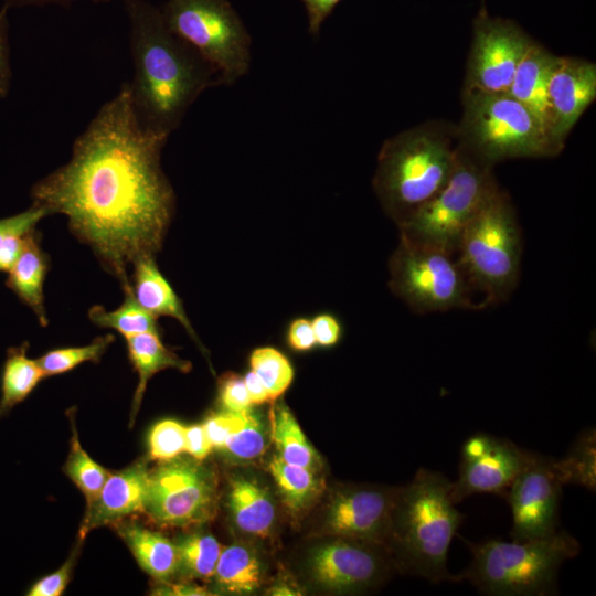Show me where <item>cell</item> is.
Here are the masks:
<instances>
[{"label":"cell","instance_id":"obj_1","mask_svg":"<svg viewBox=\"0 0 596 596\" xmlns=\"http://www.w3.org/2000/svg\"><path fill=\"white\" fill-rule=\"evenodd\" d=\"M168 138L142 126L124 83L77 136L71 159L31 189L32 204L65 215L123 286L129 265L160 251L174 213L161 168Z\"/></svg>","mask_w":596,"mask_h":596},{"label":"cell","instance_id":"obj_2","mask_svg":"<svg viewBox=\"0 0 596 596\" xmlns=\"http://www.w3.org/2000/svg\"><path fill=\"white\" fill-rule=\"evenodd\" d=\"M129 21L132 104L142 126L170 137L207 88L220 86L216 71L166 25L149 0H123Z\"/></svg>","mask_w":596,"mask_h":596},{"label":"cell","instance_id":"obj_3","mask_svg":"<svg viewBox=\"0 0 596 596\" xmlns=\"http://www.w3.org/2000/svg\"><path fill=\"white\" fill-rule=\"evenodd\" d=\"M450 489L441 472L419 469L411 483L396 490L384 542L403 571L434 584L458 582L447 568V556L464 514Z\"/></svg>","mask_w":596,"mask_h":596},{"label":"cell","instance_id":"obj_4","mask_svg":"<svg viewBox=\"0 0 596 596\" xmlns=\"http://www.w3.org/2000/svg\"><path fill=\"white\" fill-rule=\"evenodd\" d=\"M456 126L430 120L387 138L377 155L373 190L398 225L447 182L455 166Z\"/></svg>","mask_w":596,"mask_h":596},{"label":"cell","instance_id":"obj_5","mask_svg":"<svg viewBox=\"0 0 596 596\" xmlns=\"http://www.w3.org/2000/svg\"><path fill=\"white\" fill-rule=\"evenodd\" d=\"M472 560L457 574L458 582L468 581L481 593L491 596H542L556 592L561 565L575 557L578 541L566 531L540 539L504 542L465 540Z\"/></svg>","mask_w":596,"mask_h":596},{"label":"cell","instance_id":"obj_6","mask_svg":"<svg viewBox=\"0 0 596 596\" xmlns=\"http://www.w3.org/2000/svg\"><path fill=\"white\" fill-rule=\"evenodd\" d=\"M522 232L510 195L501 188L470 221L458 242L457 262L487 308L510 298L518 286Z\"/></svg>","mask_w":596,"mask_h":596},{"label":"cell","instance_id":"obj_7","mask_svg":"<svg viewBox=\"0 0 596 596\" xmlns=\"http://www.w3.org/2000/svg\"><path fill=\"white\" fill-rule=\"evenodd\" d=\"M499 189L493 164L459 139L455 166L447 182L397 225L400 237L456 255L462 232Z\"/></svg>","mask_w":596,"mask_h":596},{"label":"cell","instance_id":"obj_8","mask_svg":"<svg viewBox=\"0 0 596 596\" xmlns=\"http://www.w3.org/2000/svg\"><path fill=\"white\" fill-rule=\"evenodd\" d=\"M459 139L491 164L517 158H549L562 149L534 115L509 93L462 91Z\"/></svg>","mask_w":596,"mask_h":596},{"label":"cell","instance_id":"obj_9","mask_svg":"<svg viewBox=\"0 0 596 596\" xmlns=\"http://www.w3.org/2000/svg\"><path fill=\"white\" fill-rule=\"evenodd\" d=\"M168 29L233 85L251 67L252 38L228 0H166L159 7Z\"/></svg>","mask_w":596,"mask_h":596},{"label":"cell","instance_id":"obj_10","mask_svg":"<svg viewBox=\"0 0 596 596\" xmlns=\"http://www.w3.org/2000/svg\"><path fill=\"white\" fill-rule=\"evenodd\" d=\"M392 292L418 315L480 309L455 257L400 237L389 260Z\"/></svg>","mask_w":596,"mask_h":596},{"label":"cell","instance_id":"obj_11","mask_svg":"<svg viewBox=\"0 0 596 596\" xmlns=\"http://www.w3.org/2000/svg\"><path fill=\"white\" fill-rule=\"evenodd\" d=\"M216 496L213 472L178 456L149 470L143 512L160 526L187 528L213 517Z\"/></svg>","mask_w":596,"mask_h":596},{"label":"cell","instance_id":"obj_12","mask_svg":"<svg viewBox=\"0 0 596 596\" xmlns=\"http://www.w3.org/2000/svg\"><path fill=\"white\" fill-rule=\"evenodd\" d=\"M533 41L518 23L491 17L482 7L473 21L462 91L508 93Z\"/></svg>","mask_w":596,"mask_h":596},{"label":"cell","instance_id":"obj_13","mask_svg":"<svg viewBox=\"0 0 596 596\" xmlns=\"http://www.w3.org/2000/svg\"><path fill=\"white\" fill-rule=\"evenodd\" d=\"M534 455L507 438L487 433L469 436L461 448L458 477L451 481L453 501L485 492L504 496Z\"/></svg>","mask_w":596,"mask_h":596},{"label":"cell","instance_id":"obj_14","mask_svg":"<svg viewBox=\"0 0 596 596\" xmlns=\"http://www.w3.org/2000/svg\"><path fill=\"white\" fill-rule=\"evenodd\" d=\"M563 486L555 459L535 453L503 496L512 512L513 540L545 538L558 530Z\"/></svg>","mask_w":596,"mask_h":596},{"label":"cell","instance_id":"obj_15","mask_svg":"<svg viewBox=\"0 0 596 596\" xmlns=\"http://www.w3.org/2000/svg\"><path fill=\"white\" fill-rule=\"evenodd\" d=\"M382 547L376 542L338 538L311 552L310 574L329 590H364L387 574L390 557Z\"/></svg>","mask_w":596,"mask_h":596},{"label":"cell","instance_id":"obj_16","mask_svg":"<svg viewBox=\"0 0 596 596\" xmlns=\"http://www.w3.org/2000/svg\"><path fill=\"white\" fill-rule=\"evenodd\" d=\"M396 490L374 486L340 490L327 511V534L384 545Z\"/></svg>","mask_w":596,"mask_h":596},{"label":"cell","instance_id":"obj_17","mask_svg":"<svg viewBox=\"0 0 596 596\" xmlns=\"http://www.w3.org/2000/svg\"><path fill=\"white\" fill-rule=\"evenodd\" d=\"M596 98L595 63L557 56L549 78V100L556 140L565 146L570 131Z\"/></svg>","mask_w":596,"mask_h":596},{"label":"cell","instance_id":"obj_18","mask_svg":"<svg viewBox=\"0 0 596 596\" xmlns=\"http://www.w3.org/2000/svg\"><path fill=\"white\" fill-rule=\"evenodd\" d=\"M149 469L146 459L109 473L97 497L86 505L79 541L99 526L116 524L128 515L143 512Z\"/></svg>","mask_w":596,"mask_h":596},{"label":"cell","instance_id":"obj_19","mask_svg":"<svg viewBox=\"0 0 596 596\" xmlns=\"http://www.w3.org/2000/svg\"><path fill=\"white\" fill-rule=\"evenodd\" d=\"M556 57L533 41L518 66L508 93L534 115L551 140L563 150L564 146L554 135V119L549 100V78Z\"/></svg>","mask_w":596,"mask_h":596},{"label":"cell","instance_id":"obj_20","mask_svg":"<svg viewBox=\"0 0 596 596\" xmlns=\"http://www.w3.org/2000/svg\"><path fill=\"white\" fill-rule=\"evenodd\" d=\"M130 289L136 301L149 313L170 317L179 321L187 332L200 343L183 305L167 278L159 270L155 256H146L132 265Z\"/></svg>","mask_w":596,"mask_h":596},{"label":"cell","instance_id":"obj_21","mask_svg":"<svg viewBox=\"0 0 596 596\" xmlns=\"http://www.w3.org/2000/svg\"><path fill=\"white\" fill-rule=\"evenodd\" d=\"M40 240L35 228L25 235L24 245L8 272L6 286L35 313L42 326H46L43 285L50 263Z\"/></svg>","mask_w":596,"mask_h":596},{"label":"cell","instance_id":"obj_22","mask_svg":"<svg viewBox=\"0 0 596 596\" xmlns=\"http://www.w3.org/2000/svg\"><path fill=\"white\" fill-rule=\"evenodd\" d=\"M114 526L139 566L152 578L166 583L178 572L177 545L168 538L135 522L120 521Z\"/></svg>","mask_w":596,"mask_h":596},{"label":"cell","instance_id":"obj_23","mask_svg":"<svg viewBox=\"0 0 596 596\" xmlns=\"http://www.w3.org/2000/svg\"><path fill=\"white\" fill-rule=\"evenodd\" d=\"M228 508L237 529L248 535L266 538L275 523V504L256 480L237 476L231 480Z\"/></svg>","mask_w":596,"mask_h":596},{"label":"cell","instance_id":"obj_24","mask_svg":"<svg viewBox=\"0 0 596 596\" xmlns=\"http://www.w3.org/2000/svg\"><path fill=\"white\" fill-rule=\"evenodd\" d=\"M129 361L138 373V384L132 400L130 425L134 424L147 384L158 372L167 369H175L189 372L191 363L179 358L172 350L167 348L159 332H145L125 338Z\"/></svg>","mask_w":596,"mask_h":596},{"label":"cell","instance_id":"obj_25","mask_svg":"<svg viewBox=\"0 0 596 596\" xmlns=\"http://www.w3.org/2000/svg\"><path fill=\"white\" fill-rule=\"evenodd\" d=\"M28 349L29 343L23 342L7 352L1 372L0 417L22 403L45 377L38 361L28 356Z\"/></svg>","mask_w":596,"mask_h":596},{"label":"cell","instance_id":"obj_26","mask_svg":"<svg viewBox=\"0 0 596 596\" xmlns=\"http://www.w3.org/2000/svg\"><path fill=\"white\" fill-rule=\"evenodd\" d=\"M270 439L277 456L286 462L313 471L319 469L317 451L285 403L276 404L270 411Z\"/></svg>","mask_w":596,"mask_h":596},{"label":"cell","instance_id":"obj_27","mask_svg":"<svg viewBox=\"0 0 596 596\" xmlns=\"http://www.w3.org/2000/svg\"><path fill=\"white\" fill-rule=\"evenodd\" d=\"M213 577L225 592L248 594L260 585V562L249 547L231 544L222 549Z\"/></svg>","mask_w":596,"mask_h":596},{"label":"cell","instance_id":"obj_28","mask_svg":"<svg viewBox=\"0 0 596 596\" xmlns=\"http://www.w3.org/2000/svg\"><path fill=\"white\" fill-rule=\"evenodd\" d=\"M268 470L283 502L294 513L307 509L320 491L321 485L316 471L288 464L277 455L269 461Z\"/></svg>","mask_w":596,"mask_h":596},{"label":"cell","instance_id":"obj_29","mask_svg":"<svg viewBox=\"0 0 596 596\" xmlns=\"http://www.w3.org/2000/svg\"><path fill=\"white\" fill-rule=\"evenodd\" d=\"M123 288L125 291L124 302L111 311H107L103 306L91 307L88 311L91 321L98 327L113 329L124 338L145 332H159L157 318L136 301L130 283Z\"/></svg>","mask_w":596,"mask_h":596},{"label":"cell","instance_id":"obj_30","mask_svg":"<svg viewBox=\"0 0 596 596\" xmlns=\"http://www.w3.org/2000/svg\"><path fill=\"white\" fill-rule=\"evenodd\" d=\"M555 467L565 485H575L595 491L596 438L595 429L582 432L566 455L555 459Z\"/></svg>","mask_w":596,"mask_h":596},{"label":"cell","instance_id":"obj_31","mask_svg":"<svg viewBox=\"0 0 596 596\" xmlns=\"http://www.w3.org/2000/svg\"><path fill=\"white\" fill-rule=\"evenodd\" d=\"M178 571L189 578H211L222 552V545L211 534L192 533L177 543Z\"/></svg>","mask_w":596,"mask_h":596},{"label":"cell","instance_id":"obj_32","mask_svg":"<svg viewBox=\"0 0 596 596\" xmlns=\"http://www.w3.org/2000/svg\"><path fill=\"white\" fill-rule=\"evenodd\" d=\"M71 426V449L64 466V471L82 491L87 505L97 497L110 472L94 461L82 448L73 416Z\"/></svg>","mask_w":596,"mask_h":596},{"label":"cell","instance_id":"obj_33","mask_svg":"<svg viewBox=\"0 0 596 596\" xmlns=\"http://www.w3.org/2000/svg\"><path fill=\"white\" fill-rule=\"evenodd\" d=\"M114 341V334L100 336L86 345L50 350L36 361L45 377L63 374L85 362H98Z\"/></svg>","mask_w":596,"mask_h":596},{"label":"cell","instance_id":"obj_34","mask_svg":"<svg viewBox=\"0 0 596 596\" xmlns=\"http://www.w3.org/2000/svg\"><path fill=\"white\" fill-rule=\"evenodd\" d=\"M251 370L266 387L270 401L281 396L294 380V369L280 351L272 347H260L251 353Z\"/></svg>","mask_w":596,"mask_h":596},{"label":"cell","instance_id":"obj_35","mask_svg":"<svg viewBox=\"0 0 596 596\" xmlns=\"http://www.w3.org/2000/svg\"><path fill=\"white\" fill-rule=\"evenodd\" d=\"M267 441L265 423L252 409L245 425L228 438L221 450L236 461H253L265 453Z\"/></svg>","mask_w":596,"mask_h":596},{"label":"cell","instance_id":"obj_36","mask_svg":"<svg viewBox=\"0 0 596 596\" xmlns=\"http://www.w3.org/2000/svg\"><path fill=\"white\" fill-rule=\"evenodd\" d=\"M185 426L174 419L155 424L148 435V455L152 460L166 461L184 453Z\"/></svg>","mask_w":596,"mask_h":596},{"label":"cell","instance_id":"obj_37","mask_svg":"<svg viewBox=\"0 0 596 596\" xmlns=\"http://www.w3.org/2000/svg\"><path fill=\"white\" fill-rule=\"evenodd\" d=\"M219 402L224 411L235 414H246L253 405L244 379L234 373H226L220 379Z\"/></svg>","mask_w":596,"mask_h":596},{"label":"cell","instance_id":"obj_38","mask_svg":"<svg viewBox=\"0 0 596 596\" xmlns=\"http://www.w3.org/2000/svg\"><path fill=\"white\" fill-rule=\"evenodd\" d=\"M248 413L235 414L224 411L210 415L202 424L213 448L222 449L228 438L245 425Z\"/></svg>","mask_w":596,"mask_h":596},{"label":"cell","instance_id":"obj_39","mask_svg":"<svg viewBox=\"0 0 596 596\" xmlns=\"http://www.w3.org/2000/svg\"><path fill=\"white\" fill-rule=\"evenodd\" d=\"M83 541L78 540L70 557L55 572L38 579L28 590L29 596H60L66 588Z\"/></svg>","mask_w":596,"mask_h":596},{"label":"cell","instance_id":"obj_40","mask_svg":"<svg viewBox=\"0 0 596 596\" xmlns=\"http://www.w3.org/2000/svg\"><path fill=\"white\" fill-rule=\"evenodd\" d=\"M46 215L49 212L43 206L32 204L24 212L0 219V244L11 236H20L31 232Z\"/></svg>","mask_w":596,"mask_h":596},{"label":"cell","instance_id":"obj_41","mask_svg":"<svg viewBox=\"0 0 596 596\" xmlns=\"http://www.w3.org/2000/svg\"><path fill=\"white\" fill-rule=\"evenodd\" d=\"M8 11L6 6L0 8V99L8 96L12 79Z\"/></svg>","mask_w":596,"mask_h":596},{"label":"cell","instance_id":"obj_42","mask_svg":"<svg viewBox=\"0 0 596 596\" xmlns=\"http://www.w3.org/2000/svg\"><path fill=\"white\" fill-rule=\"evenodd\" d=\"M317 344L324 348L336 345L343 333L340 321L332 315H317L311 320Z\"/></svg>","mask_w":596,"mask_h":596},{"label":"cell","instance_id":"obj_43","mask_svg":"<svg viewBox=\"0 0 596 596\" xmlns=\"http://www.w3.org/2000/svg\"><path fill=\"white\" fill-rule=\"evenodd\" d=\"M305 7L308 32L318 36L322 24L342 0H299Z\"/></svg>","mask_w":596,"mask_h":596},{"label":"cell","instance_id":"obj_44","mask_svg":"<svg viewBox=\"0 0 596 596\" xmlns=\"http://www.w3.org/2000/svg\"><path fill=\"white\" fill-rule=\"evenodd\" d=\"M288 345L299 352L311 350L317 345L311 320L307 318L294 319L287 331Z\"/></svg>","mask_w":596,"mask_h":596},{"label":"cell","instance_id":"obj_45","mask_svg":"<svg viewBox=\"0 0 596 596\" xmlns=\"http://www.w3.org/2000/svg\"><path fill=\"white\" fill-rule=\"evenodd\" d=\"M213 446L210 443L203 424L185 426L184 453L193 459L202 461L211 453Z\"/></svg>","mask_w":596,"mask_h":596},{"label":"cell","instance_id":"obj_46","mask_svg":"<svg viewBox=\"0 0 596 596\" xmlns=\"http://www.w3.org/2000/svg\"><path fill=\"white\" fill-rule=\"evenodd\" d=\"M26 234L11 236L0 244V273L11 269L24 245Z\"/></svg>","mask_w":596,"mask_h":596},{"label":"cell","instance_id":"obj_47","mask_svg":"<svg viewBox=\"0 0 596 596\" xmlns=\"http://www.w3.org/2000/svg\"><path fill=\"white\" fill-rule=\"evenodd\" d=\"M244 382L253 405H260L270 401L266 387L254 371L251 370L246 373Z\"/></svg>","mask_w":596,"mask_h":596},{"label":"cell","instance_id":"obj_48","mask_svg":"<svg viewBox=\"0 0 596 596\" xmlns=\"http://www.w3.org/2000/svg\"><path fill=\"white\" fill-rule=\"evenodd\" d=\"M162 586L156 589V594L159 595H211L205 588L188 585V584H170L168 582L160 583Z\"/></svg>","mask_w":596,"mask_h":596},{"label":"cell","instance_id":"obj_49","mask_svg":"<svg viewBox=\"0 0 596 596\" xmlns=\"http://www.w3.org/2000/svg\"><path fill=\"white\" fill-rule=\"evenodd\" d=\"M77 0H3L7 8L44 7L57 6L62 8L72 7Z\"/></svg>","mask_w":596,"mask_h":596},{"label":"cell","instance_id":"obj_50","mask_svg":"<svg viewBox=\"0 0 596 596\" xmlns=\"http://www.w3.org/2000/svg\"><path fill=\"white\" fill-rule=\"evenodd\" d=\"M272 594L286 596V595H297L299 593H297L290 586H287L286 584L281 583V584H277L276 586L272 588Z\"/></svg>","mask_w":596,"mask_h":596},{"label":"cell","instance_id":"obj_51","mask_svg":"<svg viewBox=\"0 0 596 596\" xmlns=\"http://www.w3.org/2000/svg\"><path fill=\"white\" fill-rule=\"evenodd\" d=\"M94 2H107V1H110V0H92Z\"/></svg>","mask_w":596,"mask_h":596}]
</instances>
